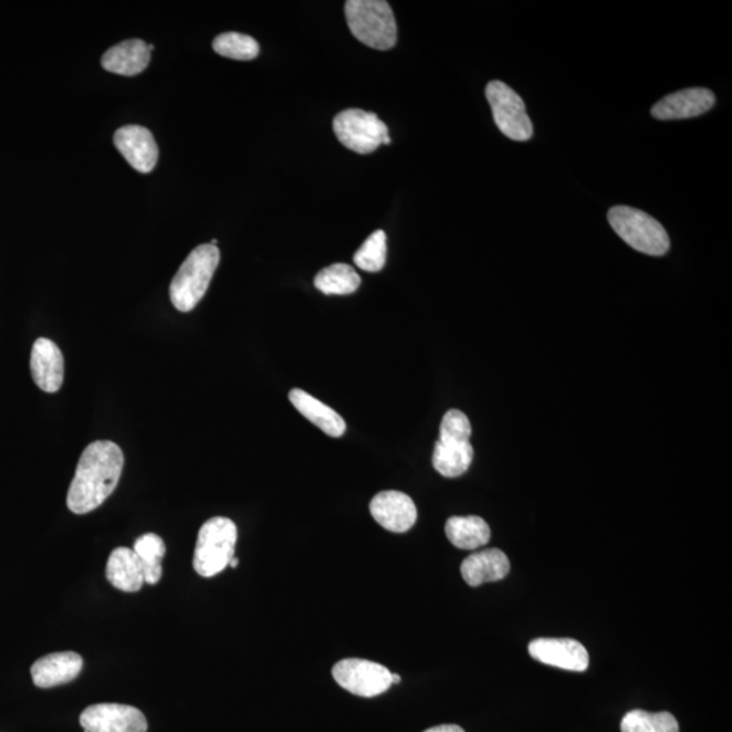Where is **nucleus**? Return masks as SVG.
Instances as JSON below:
<instances>
[{"label": "nucleus", "instance_id": "obj_1", "mask_svg": "<svg viewBox=\"0 0 732 732\" xmlns=\"http://www.w3.org/2000/svg\"><path fill=\"white\" fill-rule=\"evenodd\" d=\"M124 470L122 448L112 441H95L83 451L72 480L67 506L87 514L98 509L116 490Z\"/></svg>", "mask_w": 732, "mask_h": 732}, {"label": "nucleus", "instance_id": "obj_2", "mask_svg": "<svg viewBox=\"0 0 732 732\" xmlns=\"http://www.w3.org/2000/svg\"><path fill=\"white\" fill-rule=\"evenodd\" d=\"M220 262L218 245L200 244L186 258L178 269L170 285V299L174 307L190 312L206 296Z\"/></svg>", "mask_w": 732, "mask_h": 732}, {"label": "nucleus", "instance_id": "obj_3", "mask_svg": "<svg viewBox=\"0 0 732 732\" xmlns=\"http://www.w3.org/2000/svg\"><path fill=\"white\" fill-rule=\"evenodd\" d=\"M345 14L352 34L366 46L388 51L398 41L394 11L384 0H349Z\"/></svg>", "mask_w": 732, "mask_h": 732}, {"label": "nucleus", "instance_id": "obj_4", "mask_svg": "<svg viewBox=\"0 0 732 732\" xmlns=\"http://www.w3.org/2000/svg\"><path fill=\"white\" fill-rule=\"evenodd\" d=\"M238 527L226 517L208 520L198 532L194 567L203 578L224 572L236 556Z\"/></svg>", "mask_w": 732, "mask_h": 732}, {"label": "nucleus", "instance_id": "obj_5", "mask_svg": "<svg viewBox=\"0 0 732 732\" xmlns=\"http://www.w3.org/2000/svg\"><path fill=\"white\" fill-rule=\"evenodd\" d=\"M608 220L617 236L640 253L662 257L670 250V239L665 227L639 209L614 207L608 212Z\"/></svg>", "mask_w": 732, "mask_h": 732}, {"label": "nucleus", "instance_id": "obj_6", "mask_svg": "<svg viewBox=\"0 0 732 732\" xmlns=\"http://www.w3.org/2000/svg\"><path fill=\"white\" fill-rule=\"evenodd\" d=\"M333 129L346 148L362 155L376 151L381 144H391L387 125L377 114L362 109L338 113L334 118Z\"/></svg>", "mask_w": 732, "mask_h": 732}, {"label": "nucleus", "instance_id": "obj_7", "mask_svg": "<svg viewBox=\"0 0 732 732\" xmlns=\"http://www.w3.org/2000/svg\"><path fill=\"white\" fill-rule=\"evenodd\" d=\"M485 98L493 111L496 127L503 135L514 142L532 139L533 125L524 101L512 87L501 81L490 82L485 87Z\"/></svg>", "mask_w": 732, "mask_h": 732}, {"label": "nucleus", "instance_id": "obj_8", "mask_svg": "<svg viewBox=\"0 0 732 732\" xmlns=\"http://www.w3.org/2000/svg\"><path fill=\"white\" fill-rule=\"evenodd\" d=\"M338 686L362 698H376L393 686V673L386 666L366 659H342L333 668Z\"/></svg>", "mask_w": 732, "mask_h": 732}, {"label": "nucleus", "instance_id": "obj_9", "mask_svg": "<svg viewBox=\"0 0 732 732\" xmlns=\"http://www.w3.org/2000/svg\"><path fill=\"white\" fill-rule=\"evenodd\" d=\"M85 732H147L146 717L135 707L124 704H95L81 715Z\"/></svg>", "mask_w": 732, "mask_h": 732}, {"label": "nucleus", "instance_id": "obj_10", "mask_svg": "<svg viewBox=\"0 0 732 732\" xmlns=\"http://www.w3.org/2000/svg\"><path fill=\"white\" fill-rule=\"evenodd\" d=\"M530 656L544 665L568 671H586L589 668V652L574 639L540 638L531 641Z\"/></svg>", "mask_w": 732, "mask_h": 732}, {"label": "nucleus", "instance_id": "obj_11", "mask_svg": "<svg viewBox=\"0 0 732 732\" xmlns=\"http://www.w3.org/2000/svg\"><path fill=\"white\" fill-rule=\"evenodd\" d=\"M369 509L377 524L394 533L410 531L418 517L416 503L400 491H383L375 495Z\"/></svg>", "mask_w": 732, "mask_h": 732}, {"label": "nucleus", "instance_id": "obj_12", "mask_svg": "<svg viewBox=\"0 0 732 732\" xmlns=\"http://www.w3.org/2000/svg\"><path fill=\"white\" fill-rule=\"evenodd\" d=\"M113 140L136 171L151 172L158 164L159 149L151 130L140 125H125L114 134Z\"/></svg>", "mask_w": 732, "mask_h": 732}, {"label": "nucleus", "instance_id": "obj_13", "mask_svg": "<svg viewBox=\"0 0 732 732\" xmlns=\"http://www.w3.org/2000/svg\"><path fill=\"white\" fill-rule=\"evenodd\" d=\"M715 94L707 88H687L666 95L651 109L653 117L670 122V119H687L699 117L715 106Z\"/></svg>", "mask_w": 732, "mask_h": 732}, {"label": "nucleus", "instance_id": "obj_14", "mask_svg": "<svg viewBox=\"0 0 732 732\" xmlns=\"http://www.w3.org/2000/svg\"><path fill=\"white\" fill-rule=\"evenodd\" d=\"M30 370L35 386L43 391L53 394L62 388L64 358L55 342L48 338H39L34 342L30 356Z\"/></svg>", "mask_w": 732, "mask_h": 732}, {"label": "nucleus", "instance_id": "obj_15", "mask_svg": "<svg viewBox=\"0 0 732 732\" xmlns=\"http://www.w3.org/2000/svg\"><path fill=\"white\" fill-rule=\"evenodd\" d=\"M83 659L80 653L65 651L50 653L32 666V678L38 688H55L74 681L81 675Z\"/></svg>", "mask_w": 732, "mask_h": 732}, {"label": "nucleus", "instance_id": "obj_16", "mask_svg": "<svg viewBox=\"0 0 732 732\" xmlns=\"http://www.w3.org/2000/svg\"><path fill=\"white\" fill-rule=\"evenodd\" d=\"M509 573V557L505 552L496 548L475 552L461 563V577L472 587L501 581Z\"/></svg>", "mask_w": 732, "mask_h": 732}, {"label": "nucleus", "instance_id": "obj_17", "mask_svg": "<svg viewBox=\"0 0 732 732\" xmlns=\"http://www.w3.org/2000/svg\"><path fill=\"white\" fill-rule=\"evenodd\" d=\"M151 51L143 40H127L111 48L102 56V67L113 74L135 76L148 67Z\"/></svg>", "mask_w": 732, "mask_h": 732}, {"label": "nucleus", "instance_id": "obj_18", "mask_svg": "<svg viewBox=\"0 0 732 732\" xmlns=\"http://www.w3.org/2000/svg\"><path fill=\"white\" fill-rule=\"evenodd\" d=\"M106 578L118 590L139 592L146 584L140 557L134 550L125 547L114 550L107 561Z\"/></svg>", "mask_w": 732, "mask_h": 732}, {"label": "nucleus", "instance_id": "obj_19", "mask_svg": "<svg viewBox=\"0 0 732 732\" xmlns=\"http://www.w3.org/2000/svg\"><path fill=\"white\" fill-rule=\"evenodd\" d=\"M290 400L303 417L307 418L311 423L317 426L327 436L339 438L345 435V419L314 396L303 391V389L295 388L290 393Z\"/></svg>", "mask_w": 732, "mask_h": 732}, {"label": "nucleus", "instance_id": "obj_20", "mask_svg": "<svg viewBox=\"0 0 732 732\" xmlns=\"http://www.w3.org/2000/svg\"><path fill=\"white\" fill-rule=\"evenodd\" d=\"M446 533L456 548L478 550L490 542L491 531L488 522L478 515L451 517L447 521Z\"/></svg>", "mask_w": 732, "mask_h": 732}, {"label": "nucleus", "instance_id": "obj_21", "mask_svg": "<svg viewBox=\"0 0 732 732\" xmlns=\"http://www.w3.org/2000/svg\"><path fill=\"white\" fill-rule=\"evenodd\" d=\"M473 460L471 442L437 441L433 452V467L446 478H459L470 468Z\"/></svg>", "mask_w": 732, "mask_h": 732}, {"label": "nucleus", "instance_id": "obj_22", "mask_svg": "<svg viewBox=\"0 0 732 732\" xmlns=\"http://www.w3.org/2000/svg\"><path fill=\"white\" fill-rule=\"evenodd\" d=\"M314 284L324 295H352L362 285V278L351 265L334 263L316 274Z\"/></svg>", "mask_w": 732, "mask_h": 732}, {"label": "nucleus", "instance_id": "obj_23", "mask_svg": "<svg viewBox=\"0 0 732 732\" xmlns=\"http://www.w3.org/2000/svg\"><path fill=\"white\" fill-rule=\"evenodd\" d=\"M134 551L143 563L146 584H158L161 573H164V569H161V560L166 555L164 540L155 533H146V535L136 538Z\"/></svg>", "mask_w": 732, "mask_h": 732}, {"label": "nucleus", "instance_id": "obj_24", "mask_svg": "<svg viewBox=\"0 0 732 732\" xmlns=\"http://www.w3.org/2000/svg\"><path fill=\"white\" fill-rule=\"evenodd\" d=\"M621 732H680V725L669 712L634 710L623 718Z\"/></svg>", "mask_w": 732, "mask_h": 732}, {"label": "nucleus", "instance_id": "obj_25", "mask_svg": "<svg viewBox=\"0 0 732 732\" xmlns=\"http://www.w3.org/2000/svg\"><path fill=\"white\" fill-rule=\"evenodd\" d=\"M213 50L219 55L233 60H253L260 55V44L251 35L228 32L213 40Z\"/></svg>", "mask_w": 732, "mask_h": 732}, {"label": "nucleus", "instance_id": "obj_26", "mask_svg": "<svg viewBox=\"0 0 732 732\" xmlns=\"http://www.w3.org/2000/svg\"><path fill=\"white\" fill-rule=\"evenodd\" d=\"M354 263L365 272L376 273L386 265L387 261V236L379 230L372 233L365 240L362 248L354 254Z\"/></svg>", "mask_w": 732, "mask_h": 732}, {"label": "nucleus", "instance_id": "obj_27", "mask_svg": "<svg viewBox=\"0 0 732 732\" xmlns=\"http://www.w3.org/2000/svg\"><path fill=\"white\" fill-rule=\"evenodd\" d=\"M471 435L472 426L466 414L460 410H449L442 418L438 441L466 443L470 442Z\"/></svg>", "mask_w": 732, "mask_h": 732}, {"label": "nucleus", "instance_id": "obj_28", "mask_svg": "<svg viewBox=\"0 0 732 732\" xmlns=\"http://www.w3.org/2000/svg\"><path fill=\"white\" fill-rule=\"evenodd\" d=\"M425 732H466V731L461 729L460 725L442 724V725H436V728H431L429 730H426Z\"/></svg>", "mask_w": 732, "mask_h": 732}, {"label": "nucleus", "instance_id": "obj_29", "mask_svg": "<svg viewBox=\"0 0 732 732\" xmlns=\"http://www.w3.org/2000/svg\"><path fill=\"white\" fill-rule=\"evenodd\" d=\"M239 566V560L238 557L233 556L232 561L230 562V567L237 568Z\"/></svg>", "mask_w": 732, "mask_h": 732}, {"label": "nucleus", "instance_id": "obj_30", "mask_svg": "<svg viewBox=\"0 0 732 732\" xmlns=\"http://www.w3.org/2000/svg\"><path fill=\"white\" fill-rule=\"evenodd\" d=\"M400 681H401L400 676L393 673V683H400Z\"/></svg>", "mask_w": 732, "mask_h": 732}]
</instances>
